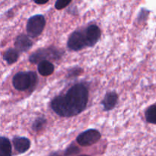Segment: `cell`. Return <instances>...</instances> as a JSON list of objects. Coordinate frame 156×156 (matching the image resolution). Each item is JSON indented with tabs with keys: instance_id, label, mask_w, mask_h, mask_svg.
<instances>
[{
	"instance_id": "cell-1",
	"label": "cell",
	"mask_w": 156,
	"mask_h": 156,
	"mask_svg": "<svg viewBox=\"0 0 156 156\" xmlns=\"http://www.w3.org/2000/svg\"><path fill=\"white\" fill-rule=\"evenodd\" d=\"M88 101L87 85L77 83L73 85L66 94L55 97L51 101V108L60 117H74L85 111Z\"/></svg>"
},
{
	"instance_id": "cell-2",
	"label": "cell",
	"mask_w": 156,
	"mask_h": 156,
	"mask_svg": "<svg viewBox=\"0 0 156 156\" xmlns=\"http://www.w3.org/2000/svg\"><path fill=\"white\" fill-rule=\"evenodd\" d=\"M37 75L34 72H20L12 79V85L18 91L33 89L37 83Z\"/></svg>"
},
{
	"instance_id": "cell-3",
	"label": "cell",
	"mask_w": 156,
	"mask_h": 156,
	"mask_svg": "<svg viewBox=\"0 0 156 156\" xmlns=\"http://www.w3.org/2000/svg\"><path fill=\"white\" fill-rule=\"evenodd\" d=\"M64 52L62 50H58L56 47H47V48H41L34 52L29 56V61L32 63H38L43 61H49V59L58 60L62 57Z\"/></svg>"
},
{
	"instance_id": "cell-4",
	"label": "cell",
	"mask_w": 156,
	"mask_h": 156,
	"mask_svg": "<svg viewBox=\"0 0 156 156\" xmlns=\"http://www.w3.org/2000/svg\"><path fill=\"white\" fill-rule=\"evenodd\" d=\"M46 20L44 15H36L30 17L27 23V32L30 37H37L40 36L44 30Z\"/></svg>"
},
{
	"instance_id": "cell-5",
	"label": "cell",
	"mask_w": 156,
	"mask_h": 156,
	"mask_svg": "<svg viewBox=\"0 0 156 156\" xmlns=\"http://www.w3.org/2000/svg\"><path fill=\"white\" fill-rule=\"evenodd\" d=\"M67 47L73 51H79L87 47L85 32L80 30L73 32L67 41Z\"/></svg>"
},
{
	"instance_id": "cell-6",
	"label": "cell",
	"mask_w": 156,
	"mask_h": 156,
	"mask_svg": "<svg viewBox=\"0 0 156 156\" xmlns=\"http://www.w3.org/2000/svg\"><path fill=\"white\" fill-rule=\"evenodd\" d=\"M100 132L95 129H89L79 134L76 138V141L82 146H90L95 144L100 140Z\"/></svg>"
},
{
	"instance_id": "cell-7",
	"label": "cell",
	"mask_w": 156,
	"mask_h": 156,
	"mask_svg": "<svg viewBox=\"0 0 156 156\" xmlns=\"http://www.w3.org/2000/svg\"><path fill=\"white\" fill-rule=\"evenodd\" d=\"M85 38H86L87 41V47H94L98 41H99L101 35V32L100 28L98 27L97 25L94 24H91V25L88 26L85 30Z\"/></svg>"
},
{
	"instance_id": "cell-8",
	"label": "cell",
	"mask_w": 156,
	"mask_h": 156,
	"mask_svg": "<svg viewBox=\"0 0 156 156\" xmlns=\"http://www.w3.org/2000/svg\"><path fill=\"white\" fill-rule=\"evenodd\" d=\"M33 46V42L30 40V37L25 34H20L16 37L15 41V49L18 52L24 53L30 50Z\"/></svg>"
},
{
	"instance_id": "cell-9",
	"label": "cell",
	"mask_w": 156,
	"mask_h": 156,
	"mask_svg": "<svg viewBox=\"0 0 156 156\" xmlns=\"http://www.w3.org/2000/svg\"><path fill=\"white\" fill-rule=\"evenodd\" d=\"M118 101V95L115 91H110L105 94V98L102 100V105L104 106V110L106 111H111L115 108Z\"/></svg>"
},
{
	"instance_id": "cell-10",
	"label": "cell",
	"mask_w": 156,
	"mask_h": 156,
	"mask_svg": "<svg viewBox=\"0 0 156 156\" xmlns=\"http://www.w3.org/2000/svg\"><path fill=\"white\" fill-rule=\"evenodd\" d=\"M12 142L15 150L20 154L26 152L30 147V141L26 137L16 136L13 139Z\"/></svg>"
},
{
	"instance_id": "cell-11",
	"label": "cell",
	"mask_w": 156,
	"mask_h": 156,
	"mask_svg": "<svg viewBox=\"0 0 156 156\" xmlns=\"http://www.w3.org/2000/svg\"><path fill=\"white\" fill-rule=\"evenodd\" d=\"M38 73L43 76H48L54 72V66L50 61H43L38 64Z\"/></svg>"
},
{
	"instance_id": "cell-12",
	"label": "cell",
	"mask_w": 156,
	"mask_h": 156,
	"mask_svg": "<svg viewBox=\"0 0 156 156\" xmlns=\"http://www.w3.org/2000/svg\"><path fill=\"white\" fill-rule=\"evenodd\" d=\"M0 156H12V145L8 138H0Z\"/></svg>"
},
{
	"instance_id": "cell-13",
	"label": "cell",
	"mask_w": 156,
	"mask_h": 156,
	"mask_svg": "<svg viewBox=\"0 0 156 156\" xmlns=\"http://www.w3.org/2000/svg\"><path fill=\"white\" fill-rule=\"evenodd\" d=\"M18 57H19V52L16 49L10 48L6 50L3 56V59L8 64L11 65L17 62Z\"/></svg>"
},
{
	"instance_id": "cell-14",
	"label": "cell",
	"mask_w": 156,
	"mask_h": 156,
	"mask_svg": "<svg viewBox=\"0 0 156 156\" xmlns=\"http://www.w3.org/2000/svg\"><path fill=\"white\" fill-rule=\"evenodd\" d=\"M145 117L148 123L156 124V105H152L147 108L145 113Z\"/></svg>"
},
{
	"instance_id": "cell-15",
	"label": "cell",
	"mask_w": 156,
	"mask_h": 156,
	"mask_svg": "<svg viewBox=\"0 0 156 156\" xmlns=\"http://www.w3.org/2000/svg\"><path fill=\"white\" fill-rule=\"evenodd\" d=\"M47 124V119L44 117H37L34 122L32 124V129L34 132H39V131L42 130L43 128Z\"/></svg>"
},
{
	"instance_id": "cell-16",
	"label": "cell",
	"mask_w": 156,
	"mask_h": 156,
	"mask_svg": "<svg viewBox=\"0 0 156 156\" xmlns=\"http://www.w3.org/2000/svg\"><path fill=\"white\" fill-rule=\"evenodd\" d=\"M79 152H80L79 148L75 146L74 144H72L65 150V152H64V156H73L78 154Z\"/></svg>"
},
{
	"instance_id": "cell-17",
	"label": "cell",
	"mask_w": 156,
	"mask_h": 156,
	"mask_svg": "<svg viewBox=\"0 0 156 156\" xmlns=\"http://www.w3.org/2000/svg\"><path fill=\"white\" fill-rule=\"evenodd\" d=\"M82 72H83V69L82 68H80V67H74V68H72L71 69L69 70L68 77L73 78L79 76V75L82 74Z\"/></svg>"
},
{
	"instance_id": "cell-18",
	"label": "cell",
	"mask_w": 156,
	"mask_h": 156,
	"mask_svg": "<svg viewBox=\"0 0 156 156\" xmlns=\"http://www.w3.org/2000/svg\"><path fill=\"white\" fill-rule=\"evenodd\" d=\"M71 1L72 0H57L55 3V8L58 10H60L69 5Z\"/></svg>"
},
{
	"instance_id": "cell-19",
	"label": "cell",
	"mask_w": 156,
	"mask_h": 156,
	"mask_svg": "<svg viewBox=\"0 0 156 156\" xmlns=\"http://www.w3.org/2000/svg\"><path fill=\"white\" fill-rule=\"evenodd\" d=\"M49 0H34L35 3L38 5H43V4H46V3L48 2Z\"/></svg>"
},
{
	"instance_id": "cell-20",
	"label": "cell",
	"mask_w": 156,
	"mask_h": 156,
	"mask_svg": "<svg viewBox=\"0 0 156 156\" xmlns=\"http://www.w3.org/2000/svg\"><path fill=\"white\" fill-rule=\"evenodd\" d=\"M48 156H60L58 152H52L51 154H50Z\"/></svg>"
},
{
	"instance_id": "cell-21",
	"label": "cell",
	"mask_w": 156,
	"mask_h": 156,
	"mask_svg": "<svg viewBox=\"0 0 156 156\" xmlns=\"http://www.w3.org/2000/svg\"><path fill=\"white\" fill-rule=\"evenodd\" d=\"M79 156H89V155H79Z\"/></svg>"
}]
</instances>
